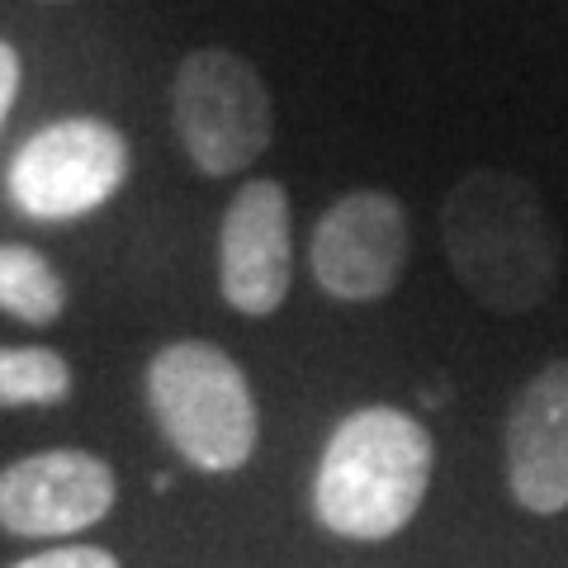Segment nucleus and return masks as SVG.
Here are the masks:
<instances>
[{
  "label": "nucleus",
  "mask_w": 568,
  "mask_h": 568,
  "mask_svg": "<svg viewBox=\"0 0 568 568\" xmlns=\"http://www.w3.org/2000/svg\"><path fill=\"white\" fill-rule=\"evenodd\" d=\"M450 271L493 313H536L559 284V242L536 185L517 171H469L440 213Z\"/></svg>",
  "instance_id": "nucleus-1"
},
{
  "label": "nucleus",
  "mask_w": 568,
  "mask_h": 568,
  "mask_svg": "<svg viewBox=\"0 0 568 568\" xmlns=\"http://www.w3.org/2000/svg\"><path fill=\"white\" fill-rule=\"evenodd\" d=\"M432 432L403 407H361L327 436L313 478V511L332 536L388 540L417 517L432 484Z\"/></svg>",
  "instance_id": "nucleus-2"
},
{
  "label": "nucleus",
  "mask_w": 568,
  "mask_h": 568,
  "mask_svg": "<svg viewBox=\"0 0 568 568\" xmlns=\"http://www.w3.org/2000/svg\"><path fill=\"white\" fill-rule=\"evenodd\" d=\"M148 407L185 465L233 474L256 450V398L242 365L209 342H171L148 365Z\"/></svg>",
  "instance_id": "nucleus-3"
},
{
  "label": "nucleus",
  "mask_w": 568,
  "mask_h": 568,
  "mask_svg": "<svg viewBox=\"0 0 568 568\" xmlns=\"http://www.w3.org/2000/svg\"><path fill=\"white\" fill-rule=\"evenodd\" d=\"M175 138L204 175H237L271 148L275 114L261 71L227 48H194L171 81Z\"/></svg>",
  "instance_id": "nucleus-4"
},
{
  "label": "nucleus",
  "mask_w": 568,
  "mask_h": 568,
  "mask_svg": "<svg viewBox=\"0 0 568 568\" xmlns=\"http://www.w3.org/2000/svg\"><path fill=\"white\" fill-rule=\"evenodd\" d=\"M129 175V142L104 119H58L10 162V200L29 219L67 223L110 204Z\"/></svg>",
  "instance_id": "nucleus-5"
},
{
  "label": "nucleus",
  "mask_w": 568,
  "mask_h": 568,
  "mask_svg": "<svg viewBox=\"0 0 568 568\" xmlns=\"http://www.w3.org/2000/svg\"><path fill=\"white\" fill-rule=\"evenodd\" d=\"M308 265L327 298H342V304L388 298L407 265L403 204L384 190H355L336 200L313 227Z\"/></svg>",
  "instance_id": "nucleus-6"
},
{
  "label": "nucleus",
  "mask_w": 568,
  "mask_h": 568,
  "mask_svg": "<svg viewBox=\"0 0 568 568\" xmlns=\"http://www.w3.org/2000/svg\"><path fill=\"white\" fill-rule=\"evenodd\" d=\"M294 280L290 190L280 181H246L219 227V290L246 317H271Z\"/></svg>",
  "instance_id": "nucleus-7"
},
{
  "label": "nucleus",
  "mask_w": 568,
  "mask_h": 568,
  "mask_svg": "<svg viewBox=\"0 0 568 568\" xmlns=\"http://www.w3.org/2000/svg\"><path fill=\"white\" fill-rule=\"evenodd\" d=\"M114 469L91 450H43L0 469V526L10 536H77L110 517Z\"/></svg>",
  "instance_id": "nucleus-8"
},
{
  "label": "nucleus",
  "mask_w": 568,
  "mask_h": 568,
  "mask_svg": "<svg viewBox=\"0 0 568 568\" xmlns=\"http://www.w3.org/2000/svg\"><path fill=\"white\" fill-rule=\"evenodd\" d=\"M503 455L507 488L526 511L555 517L568 507V361L545 365L517 394Z\"/></svg>",
  "instance_id": "nucleus-9"
},
{
  "label": "nucleus",
  "mask_w": 568,
  "mask_h": 568,
  "mask_svg": "<svg viewBox=\"0 0 568 568\" xmlns=\"http://www.w3.org/2000/svg\"><path fill=\"white\" fill-rule=\"evenodd\" d=\"M67 308V284L33 246H0V313L48 327Z\"/></svg>",
  "instance_id": "nucleus-10"
},
{
  "label": "nucleus",
  "mask_w": 568,
  "mask_h": 568,
  "mask_svg": "<svg viewBox=\"0 0 568 568\" xmlns=\"http://www.w3.org/2000/svg\"><path fill=\"white\" fill-rule=\"evenodd\" d=\"M71 394L67 355L48 346H0V407H52Z\"/></svg>",
  "instance_id": "nucleus-11"
},
{
  "label": "nucleus",
  "mask_w": 568,
  "mask_h": 568,
  "mask_svg": "<svg viewBox=\"0 0 568 568\" xmlns=\"http://www.w3.org/2000/svg\"><path fill=\"white\" fill-rule=\"evenodd\" d=\"M14 568H119V559L95 545H62V549H48V555L20 559Z\"/></svg>",
  "instance_id": "nucleus-12"
},
{
  "label": "nucleus",
  "mask_w": 568,
  "mask_h": 568,
  "mask_svg": "<svg viewBox=\"0 0 568 568\" xmlns=\"http://www.w3.org/2000/svg\"><path fill=\"white\" fill-rule=\"evenodd\" d=\"M14 95H20V52L0 39V129H6V114H10Z\"/></svg>",
  "instance_id": "nucleus-13"
},
{
  "label": "nucleus",
  "mask_w": 568,
  "mask_h": 568,
  "mask_svg": "<svg viewBox=\"0 0 568 568\" xmlns=\"http://www.w3.org/2000/svg\"><path fill=\"white\" fill-rule=\"evenodd\" d=\"M43 6H67V0H43Z\"/></svg>",
  "instance_id": "nucleus-14"
}]
</instances>
